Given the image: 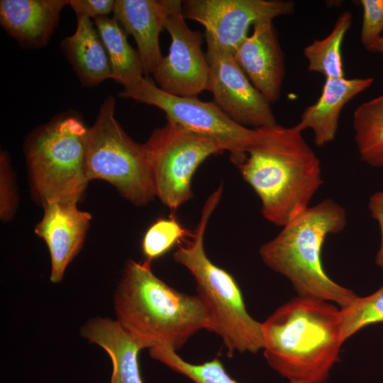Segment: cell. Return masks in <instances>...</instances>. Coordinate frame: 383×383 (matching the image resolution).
Listing matches in <instances>:
<instances>
[{
    "label": "cell",
    "mask_w": 383,
    "mask_h": 383,
    "mask_svg": "<svg viewBox=\"0 0 383 383\" xmlns=\"http://www.w3.org/2000/svg\"><path fill=\"white\" fill-rule=\"evenodd\" d=\"M255 130V141L237 166L259 196L264 218L283 227L309 207L322 185L320 161L296 124Z\"/></svg>",
    "instance_id": "6da1fadb"
},
{
    "label": "cell",
    "mask_w": 383,
    "mask_h": 383,
    "mask_svg": "<svg viewBox=\"0 0 383 383\" xmlns=\"http://www.w3.org/2000/svg\"><path fill=\"white\" fill-rule=\"evenodd\" d=\"M263 353L290 383H327L339 360L340 309L329 301L297 296L262 323Z\"/></svg>",
    "instance_id": "7a4b0ae2"
},
{
    "label": "cell",
    "mask_w": 383,
    "mask_h": 383,
    "mask_svg": "<svg viewBox=\"0 0 383 383\" xmlns=\"http://www.w3.org/2000/svg\"><path fill=\"white\" fill-rule=\"evenodd\" d=\"M151 262L130 260L114 294L116 321L145 348L176 351L201 329L213 331L211 314L199 295L182 293L157 277Z\"/></svg>",
    "instance_id": "3957f363"
},
{
    "label": "cell",
    "mask_w": 383,
    "mask_h": 383,
    "mask_svg": "<svg viewBox=\"0 0 383 383\" xmlns=\"http://www.w3.org/2000/svg\"><path fill=\"white\" fill-rule=\"evenodd\" d=\"M345 209L330 199L309 206L283 226L259 250L270 268L287 278L299 296L333 302L345 308L358 296L334 282L321 262V250L327 236L344 230Z\"/></svg>",
    "instance_id": "277c9868"
},
{
    "label": "cell",
    "mask_w": 383,
    "mask_h": 383,
    "mask_svg": "<svg viewBox=\"0 0 383 383\" xmlns=\"http://www.w3.org/2000/svg\"><path fill=\"white\" fill-rule=\"evenodd\" d=\"M223 186L206 201L196 227L173 254L174 260L185 267L193 276L196 290L209 310L213 332L223 340L229 356L234 352L255 353L263 349L262 323L246 310L242 292L233 277L207 257L204 234L209 218L218 204Z\"/></svg>",
    "instance_id": "5b68a950"
},
{
    "label": "cell",
    "mask_w": 383,
    "mask_h": 383,
    "mask_svg": "<svg viewBox=\"0 0 383 383\" xmlns=\"http://www.w3.org/2000/svg\"><path fill=\"white\" fill-rule=\"evenodd\" d=\"M88 129L80 116L66 112L37 128L25 152L32 184L43 204L77 203L89 182L86 170Z\"/></svg>",
    "instance_id": "8992f818"
},
{
    "label": "cell",
    "mask_w": 383,
    "mask_h": 383,
    "mask_svg": "<svg viewBox=\"0 0 383 383\" xmlns=\"http://www.w3.org/2000/svg\"><path fill=\"white\" fill-rule=\"evenodd\" d=\"M116 99L108 96L100 106L87 139L88 180L104 179L137 206L156 196L143 145L133 140L115 118Z\"/></svg>",
    "instance_id": "52a82bcc"
},
{
    "label": "cell",
    "mask_w": 383,
    "mask_h": 383,
    "mask_svg": "<svg viewBox=\"0 0 383 383\" xmlns=\"http://www.w3.org/2000/svg\"><path fill=\"white\" fill-rule=\"evenodd\" d=\"M121 97L154 106L165 113L167 121L195 134L216 141L231 154L237 165L246 157L256 138L255 128H249L231 119L214 102L196 97L170 94L148 77L128 80L123 84Z\"/></svg>",
    "instance_id": "ba28073f"
},
{
    "label": "cell",
    "mask_w": 383,
    "mask_h": 383,
    "mask_svg": "<svg viewBox=\"0 0 383 383\" xmlns=\"http://www.w3.org/2000/svg\"><path fill=\"white\" fill-rule=\"evenodd\" d=\"M156 196L174 211L193 197L192 181L209 156L223 151L216 141L167 121L143 144Z\"/></svg>",
    "instance_id": "9c48e42d"
},
{
    "label": "cell",
    "mask_w": 383,
    "mask_h": 383,
    "mask_svg": "<svg viewBox=\"0 0 383 383\" xmlns=\"http://www.w3.org/2000/svg\"><path fill=\"white\" fill-rule=\"evenodd\" d=\"M290 0H187L182 1L185 18L201 23L206 40L234 53L257 23L292 14Z\"/></svg>",
    "instance_id": "30bf717a"
},
{
    "label": "cell",
    "mask_w": 383,
    "mask_h": 383,
    "mask_svg": "<svg viewBox=\"0 0 383 383\" xmlns=\"http://www.w3.org/2000/svg\"><path fill=\"white\" fill-rule=\"evenodd\" d=\"M209 65L206 90L213 102L236 123L257 128L277 123L270 103L252 85L233 54L206 40Z\"/></svg>",
    "instance_id": "8fae6325"
},
{
    "label": "cell",
    "mask_w": 383,
    "mask_h": 383,
    "mask_svg": "<svg viewBox=\"0 0 383 383\" xmlns=\"http://www.w3.org/2000/svg\"><path fill=\"white\" fill-rule=\"evenodd\" d=\"M165 29L171 37L168 54L152 73L157 87L179 96L196 97L206 90L209 65L201 49L202 34L191 30L182 11L171 14Z\"/></svg>",
    "instance_id": "7c38bea8"
},
{
    "label": "cell",
    "mask_w": 383,
    "mask_h": 383,
    "mask_svg": "<svg viewBox=\"0 0 383 383\" xmlns=\"http://www.w3.org/2000/svg\"><path fill=\"white\" fill-rule=\"evenodd\" d=\"M252 85L271 104L277 101L285 75L284 53L272 21L257 23L233 53Z\"/></svg>",
    "instance_id": "4fadbf2b"
},
{
    "label": "cell",
    "mask_w": 383,
    "mask_h": 383,
    "mask_svg": "<svg viewBox=\"0 0 383 383\" xmlns=\"http://www.w3.org/2000/svg\"><path fill=\"white\" fill-rule=\"evenodd\" d=\"M179 0H116L113 18L133 36L144 74H152L162 59L159 36L167 18L182 11Z\"/></svg>",
    "instance_id": "5bb4252c"
},
{
    "label": "cell",
    "mask_w": 383,
    "mask_h": 383,
    "mask_svg": "<svg viewBox=\"0 0 383 383\" xmlns=\"http://www.w3.org/2000/svg\"><path fill=\"white\" fill-rule=\"evenodd\" d=\"M76 202L43 204L44 215L35 232L46 243L51 258L50 279L60 282L65 272L81 249L91 216L77 209Z\"/></svg>",
    "instance_id": "9a60e30c"
},
{
    "label": "cell",
    "mask_w": 383,
    "mask_h": 383,
    "mask_svg": "<svg viewBox=\"0 0 383 383\" xmlns=\"http://www.w3.org/2000/svg\"><path fill=\"white\" fill-rule=\"evenodd\" d=\"M67 0H1L0 23L4 30L26 48L45 46L60 21Z\"/></svg>",
    "instance_id": "2e32d148"
},
{
    "label": "cell",
    "mask_w": 383,
    "mask_h": 383,
    "mask_svg": "<svg viewBox=\"0 0 383 383\" xmlns=\"http://www.w3.org/2000/svg\"><path fill=\"white\" fill-rule=\"evenodd\" d=\"M373 83L372 77L326 79L320 97L306 108L296 126L302 131L311 130L317 146L333 141L343 107Z\"/></svg>",
    "instance_id": "e0dca14e"
},
{
    "label": "cell",
    "mask_w": 383,
    "mask_h": 383,
    "mask_svg": "<svg viewBox=\"0 0 383 383\" xmlns=\"http://www.w3.org/2000/svg\"><path fill=\"white\" fill-rule=\"evenodd\" d=\"M81 335L109 354L113 365L110 383H143L138 356L145 348L116 320L91 318L81 328Z\"/></svg>",
    "instance_id": "ac0fdd59"
},
{
    "label": "cell",
    "mask_w": 383,
    "mask_h": 383,
    "mask_svg": "<svg viewBox=\"0 0 383 383\" xmlns=\"http://www.w3.org/2000/svg\"><path fill=\"white\" fill-rule=\"evenodd\" d=\"M76 16L75 32L62 40L61 48L81 83L95 87L112 79L109 57L94 23L85 16Z\"/></svg>",
    "instance_id": "d6986e66"
},
{
    "label": "cell",
    "mask_w": 383,
    "mask_h": 383,
    "mask_svg": "<svg viewBox=\"0 0 383 383\" xmlns=\"http://www.w3.org/2000/svg\"><path fill=\"white\" fill-rule=\"evenodd\" d=\"M94 25L106 50L112 79L124 82L143 77L144 70L137 50L127 40V34L113 18L101 17L94 20Z\"/></svg>",
    "instance_id": "ffe728a7"
},
{
    "label": "cell",
    "mask_w": 383,
    "mask_h": 383,
    "mask_svg": "<svg viewBox=\"0 0 383 383\" xmlns=\"http://www.w3.org/2000/svg\"><path fill=\"white\" fill-rule=\"evenodd\" d=\"M353 126L361 160L373 167L383 168V94L355 110Z\"/></svg>",
    "instance_id": "44dd1931"
},
{
    "label": "cell",
    "mask_w": 383,
    "mask_h": 383,
    "mask_svg": "<svg viewBox=\"0 0 383 383\" xmlns=\"http://www.w3.org/2000/svg\"><path fill=\"white\" fill-rule=\"evenodd\" d=\"M352 23L351 13H341L327 36L315 40L304 48V55L308 61L309 71L320 73L326 79L345 77L341 47Z\"/></svg>",
    "instance_id": "7402d4cb"
},
{
    "label": "cell",
    "mask_w": 383,
    "mask_h": 383,
    "mask_svg": "<svg viewBox=\"0 0 383 383\" xmlns=\"http://www.w3.org/2000/svg\"><path fill=\"white\" fill-rule=\"evenodd\" d=\"M150 356L172 370L184 374L195 383H238L226 372L221 362L216 358L200 365L184 361L176 351L160 345L150 349Z\"/></svg>",
    "instance_id": "603a6c76"
},
{
    "label": "cell",
    "mask_w": 383,
    "mask_h": 383,
    "mask_svg": "<svg viewBox=\"0 0 383 383\" xmlns=\"http://www.w3.org/2000/svg\"><path fill=\"white\" fill-rule=\"evenodd\" d=\"M383 323V286L374 293L357 296L349 306L340 309L341 338L343 343L360 329Z\"/></svg>",
    "instance_id": "cb8c5ba5"
},
{
    "label": "cell",
    "mask_w": 383,
    "mask_h": 383,
    "mask_svg": "<svg viewBox=\"0 0 383 383\" xmlns=\"http://www.w3.org/2000/svg\"><path fill=\"white\" fill-rule=\"evenodd\" d=\"M174 216L161 218L152 223L145 232L142 241V250L146 260L152 262L168 252L177 243L192 234Z\"/></svg>",
    "instance_id": "d4e9b609"
},
{
    "label": "cell",
    "mask_w": 383,
    "mask_h": 383,
    "mask_svg": "<svg viewBox=\"0 0 383 383\" xmlns=\"http://www.w3.org/2000/svg\"><path fill=\"white\" fill-rule=\"evenodd\" d=\"M360 4L362 9L360 40L367 50L383 32V0H360Z\"/></svg>",
    "instance_id": "484cf974"
},
{
    "label": "cell",
    "mask_w": 383,
    "mask_h": 383,
    "mask_svg": "<svg viewBox=\"0 0 383 383\" xmlns=\"http://www.w3.org/2000/svg\"><path fill=\"white\" fill-rule=\"evenodd\" d=\"M0 159V215L1 220L5 221L13 213L16 201L9 157L4 152H1Z\"/></svg>",
    "instance_id": "4316f807"
},
{
    "label": "cell",
    "mask_w": 383,
    "mask_h": 383,
    "mask_svg": "<svg viewBox=\"0 0 383 383\" xmlns=\"http://www.w3.org/2000/svg\"><path fill=\"white\" fill-rule=\"evenodd\" d=\"M115 0H70L76 15H82L89 18L106 17L113 13Z\"/></svg>",
    "instance_id": "83f0119b"
},
{
    "label": "cell",
    "mask_w": 383,
    "mask_h": 383,
    "mask_svg": "<svg viewBox=\"0 0 383 383\" xmlns=\"http://www.w3.org/2000/svg\"><path fill=\"white\" fill-rule=\"evenodd\" d=\"M368 209L372 218L377 222L380 230V245L375 262L377 266L383 269V190L374 193L370 197Z\"/></svg>",
    "instance_id": "f1b7e54d"
},
{
    "label": "cell",
    "mask_w": 383,
    "mask_h": 383,
    "mask_svg": "<svg viewBox=\"0 0 383 383\" xmlns=\"http://www.w3.org/2000/svg\"><path fill=\"white\" fill-rule=\"evenodd\" d=\"M368 51L379 53L383 60V35L374 42L367 49Z\"/></svg>",
    "instance_id": "f546056e"
}]
</instances>
